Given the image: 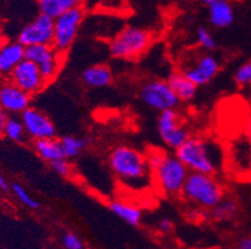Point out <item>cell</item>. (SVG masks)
I'll return each instance as SVG.
<instances>
[{"label":"cell","instance_id":"5bb4252c","mask_svg":"<svg viewBox=\"0 0 251 249\" xmlns=\"http://www.w3.org/2000/svg\"><path fill=\"white\" fill-rule=\"evenodd\" d=\"M30 97L10 80L0 81V110L4 113H22L30 106Z\"/></svg>","mask_w":251,"mask_h":249},{"label":"cell","instance_id":"277c9868","mask_svg":"<svg viewBox=\"0 0 251 249\" xmlns=\"http://www.w3.org/2000/svg\"><path fill=\"white\" fill-rule=\"evenodd\" d=\"M152 181L159 191L166 196L181 195L189 170L176 157V155L166 154L161 163L151 172Z\"/></svg>","mask_w":251,"mask_h":249},{"label":"cell","instance_id":"9c48e42d","mask_svg":"<svg viewBox=\"0 0 251 249\" xmlns=\"http://www.w3.org/2000/svg\"><path fill=\"white\" fill-rule=\"evenodd\" d=\"M25 59L33 61L44 79L50 82L55 79L60 70L63 54H60L52 45H30L25 46Z\"/></svg>","mask_w":251,"mask_h":249},{"label":"cell","instance_id":"3957f363","mask_svg":"<svg viewBox=\"0 0 251 249\" xmlns=\"http://www.w3.org/2000/svg\"><path fill=\"white\" fill-rule=\"evenodd\" d=\"M181 195L196 207L211 209L224 197V188L215 175L189 172Z\"/></svg>","mask_w":251,"mask_h":249},{"label":"cell","instance_id":"8d00e7d4","mask_svg":"<svg viewBox=\"0 0 251 249\" xmlns=\"http://www.w3.org/2000/svg\"><path fill=\"white\" fill-rule=\"evenodd\" d=\"M246 135H248V140L251 143V115L248 120V126H246Z\"/></svg>","mask_w":251,"mask_h":249},{"label":"cell","instance_id":"ba28073f","mask_svg":"<svg viewBox=\"0 0 251 249\" xmlns=\"http://www.w3.org/2000/svg\"><path fill=\"white\" fill-rule=\"evenodd\" d=\"M139 96L147 106L160 113L165 110L175 109L180 101L174 91L171 90L168 81L164 80H151L145 82L141 86Z\"/></svg>","mask_w":251,"mask_h":249},{"label":"cell","instance_id":"4316f807","mask_svg":"<svg viewBox=\"0 0 251 249\" xmlns=\"http://www.w3.org/2000/svg\"><path fill=\"white\" fill-rule=\"evenodd\" d=\"M235 82L240 88H249L251 86V60L241 64L234 75Z\"/></svg>","mask_w":251,"mask_h":249},{"label":"cell","instance_id":"4fadbf2b","mask_svg":"<svg viewBox=\"0 0 251 249\" xmlns=\"http://www.w3.org/2000/svg\"><path fill=\"white\" fill-rule=\"evenodd\" d=\"M20 115H22L20 120L24 125L25 134L34 141L55 137V125L40 110L29 106Z\"/></svg>","mask_w":251,"mask_h":249},{"label":"cell","instance_id":"ffe728a7","mask_svg":"<svg viewBox=\"0 0 251 249\" xmlns=\"http://www.w3.org/2000/svg\"><path fill=\"white\" fill-rule=\"evenodd\" d=\"M84 0H39L40 14L56 19L61 14L83 5Z\"/></svg>","mask_w":251,"mask_h":249},{"label":"cell","instance_id":"836d02e7","mask_svg":"<svg viewBox=\"0 0 251 249\" xmlns=\"http://www.w3.org/2000/svg\"><path fill=\"white\" fill-rule=\"evenodd\" d=\"M6 120H8V117H6L5 113H4L3 110H0V134H3V130H4V126H5Z\"/></svg>","mask_w":251,"mask_h":249},{"label":"cell","instance_id":"e0dca14e","mask_svg":"<svg viewBox=\"0 0 251 249\" xmlns=\"http://www.w3.org/2000/svg\"><path fill=\"white\" fill-rule=\"evenodd\" d=\"M109 208L116 217H119V218L124 221L129 226L136 227V226L140 225L143 213H141V211L136 205L130 204V203L125 202V201L114 200L109 202Z\"/></svg>","mask_w":251,"mask_h":249},{"label":"cell","instance_id":"44dd1931","mask_svg":"<svg viewBox=\"0 0 251 249\" xmlns=\"http://www.w3.org/2000/svg\"><path fill=\"white\" fill-rule=\"evenodd\" d=\"M168 84L180 101L191 100L195 96L196 90H198V86L194 82H191L188 77H185L181 72H175V74L170 75Z\"/></svg>","mask_w":251,"mask_h":249},{"label":"cell","instance_id":"2e32d148","mask_svg":"<svg viewBox=\"0 0 251 249\" xmlns=\"http://www.w3.org/2000/svg\"><path fill=\"white\" fill-rule=\"evenodd\" d=\"M234 9L229 0H214L209 4V20L213 26L225 29L234 23Z\"/></svg>","mask_w":251,"mask_h":249},{"label":"cell","instance_id":"8fae6325","mask_svg":"<svg viewBox=\"0 0 251 249\" xmlns=\"http://www.w3.org/2000/svg\"><path fill=\"white\" fill-rule=\"evenodd\" d=\"M52 38H54V19L40 14L20 30L18 41L24 46L51 45Z\"/></svg>","mask_w":251,"mask_h":249},{"label":"cell","instance_id":"d590c367","mask_svg":"<svg viewBox=\"0 0 251 249\" xmlns=\"http://www.w3.org/2000/svg\"><path fill=\"white\" fill-rule=\"evenodd\" d=\"M123 0H105V4L109 6H113V8H115V6L120 5L122 4Z\"/></svg>","mask_w":251,"mask_h":249},{"label":"cell","instance_id":"d6986e66","mask_svg":"<svg viewBox=\"0 0 251 249\" xmlns=\"http://www.w3.org/2000/svg\"><path fill=\"white\" fill-rule=\"evenodd\" d=\"M230 158L235 167L241 172H246L251 168V143L249 142L248 137L245 140L240 138L236 140L231 146Z\"/></svg>","mask_w":251,"mask_h":249},{"label":"cell","instance_id":"f35d334b","mask_svg":"<svg viewBox=\"0 0 251 249\" xmlns=\"http://www.w3.org/2000/svg\"><path fill=\"white\" fill-rule=\"evenodd\" d=\"M0 43H1V41H0Z\"/></svg>","mask_w":251,"mask_h":249},{"label":"cell","instance_id":"8992f818","mask_svg":"<svg viewBox=\"0 0 251 249\" xmlns=\"http://www.w3.org/2000/svg\"><path fill=\"white\" fill-rule=\"evenodd\" d=\"M84 20V10L81 6L72 9L54 19V38L52 46L60 54H65L74 43L79 29Z\"/></svg>","mask_w":251,"mask_h":249},{"label":"cell","instance_id":"30bf717a","mask_svg":"<svg viewBox=\"0 0 251 249\" xmlns=\"http://www.w3.org/2000/svg\"><path fill=\"white\" fill-rule=\"evenodd\" d=\"M157 130L161 140L174 150H177L190 137L189 131L180 120L179 113L174 109L161 111L157 120Z\"/></svg>","mask_w":251,"mask_h":249},{"label":"cell","instance_id":"52a82bcc","mask_svg":"<svg viewBox=\"0 0 251 249\" xmlns=\"http://www.w3.org/2000/svg\"><path fill=\"white\" fill-rule=\"evenodd\" d=\"M220 71V63L214 55L202 52L199 55H193L184 61L181 66V72L188 77L196 86H202L209 84Z\"/></svg>","mask_w":251,"mask_h":249},{"label":"cell","instance_id":"e575fe53","mask_svg":"<svg viewBox=\"0 0 251 249\" xmlns=\"http://www.w3.org/2000/svg\"><path fill=\"white\" fill-rule=\"evenodd\" d=\"M0 189L1 191H8L9 189V184L8 182H6V180L4 178V176L0 173Z\"/></svg>","mask_w":251,"mask_h":249},{"label":"cell","instance_id":"4dcf8cb0","mask_svg":"<svg viewBox=\"0 0 251 249\" xmlns=\"http://www.w3.org/2000/svg\"><path fill=\"white\" fill-rule=\"evenodd\" d=\"M50 166H51L52 170L55 171V172L58 173L59 176H61V177H68V176H70V173H72V166H70L69 161H68V158H65V157L51 162Z\"/></svg>","mask_w":251,"mask_h":249},{"label":"cell","instance_id":"1f68e13d","mask_svg":"<svg viewBox=\"0 0 251 249\" xmlns=\"http://www.w3.org/2000/svg\"><path fill=\"white\" fill-rule=\"evenodd\" d=\"M157 228H159V230L163 233H169L173 230V228H174V223H173V221L169 218H163L159 222V225H157Z\"/></svg>","mask_w":251,"mask_h":249},{"label":"cell","instance_id":"7402d4cb","mask_svg":"<svg viewBox=\"0 0 251 249\" xmlns=\"http://www.w3.org/2000/svg\"><path fill=\"white\" fill-rule=\"evenodd\" d=\"M34 148H35V152L38 154V156L44 159V161L49 162V163L64 157L60 141L55 140V137L35 141Z\"/></svg>","mask_w":251,"mask_h":249},{"label":"cell","instance_id":"f1b7e54d","mask_svg":"<svg viewBox=\"0 0 251 249\" xmlns=\"http://www.w3.org/2000/svg\"><path fill=\"white\" fill-rule=\"evenodd\" d=\"M166 152L161 150H157V148H151L150 151H148L147 154H145V159H147V163H148V167L149 170L154 171L155 168L161 163L163 158L165 157Z\"/></svg>","mask_w":251,"mask_h":249},{"label":"cell","instance_id":"5b68a950","mask_svg":"<svg viewBox=\"0 0 251 249\" xmlns=\"http://www.w3.org/2000/svg\"><path fill=\"white\" fill-rule=\"evenodd\" d=\"M151 44V34L135 26H126L119 31L109 44L111 55L116 59L139 58Z\"/></svg>","mask_w":251,"mask_h":249},{"label":"cell","instance_id":"6da1fadb","mask_svg":"<svg viewBox=\"0 0 251 249\" xmlns=\"http://www.w3.org/2000/svg\"><path fill=\"white\" fill-rule=\"evenodd\" d=\"M109 166L118 181L131 191L148 189L152 183L145 155L130 146H118L109 155Z\"/></svg>","mask_w":251,"mask_h":249},{"label":"cell","instance_id":"cb8c5ba5","mask_svg":"<svg viewBox=\"0 0 251 249\" xmlns=\"http://www.w3.org/2000/svg\"><path fill=\"white\" fill-rule=\"evenodd\" d=\"M59 141H60L61 151H63L64 157L68 159L75 158V157L79 156L81 151L88 145V141L75 136H65Z\"/></svg>","mask_w":251,"mask_h":249},{"label":"cell","instance_id":"603a6c76","mask_svg":"<svg viewBox=\"0 0 251 249\" xmlns=\"http://www.w3.org/2000/svg\"><path fill=\"white\" fill-rule=\"evenodd\" d=\"M237 212H239V205L236 201L231 197H223L215 207L210 209L211 217L219 222H225V221L235 218Z\"/></svg>","mask_w":251,"mask_h":249},{"label":"cell","instance_id":"9a60e30c","mask_svg":"<svg viewBox=\"0 0 251 249\" xmlns=\"http://www.w3.org/2000/svg\"><path fill=\"white\" fill-rule=\"evenodd\" d=\"M25 59V46L19 41L0 43V81L9 80L15 68Z\"/></svg>","mask_w":251,"mask_h":249},{"label":"cell","instance_id":"83f0119b","mask_svg":"<svg viewBox=\"0 0 251 249\" xmlns=\"http://www.w3.org/2000/svg\"><path fill=\"white\" fill-rule=\"evenodd\" d=\"M196 41L198 44L205 50V51H211L216 47V41L214 39L213 34L207 30L206 27H199L196 31Z\"/></svg>","mask_w":251,"mask_h":249},{"label":"cell","instance_id":"ac0fdd59","mask_svg":"<svg viewBox=\"0 0 251 249\" xmlns=\"http://www.w3.org/2000/svg\"><path fill=\"white\" fill-rule=\"evenodd\" d=\"M84 84L88 85L89 88L101 89L108 86L111 82L113 75H111L110 68L105 65H94L90 68H85L81 75Z\"/></svg>","mask_w":251,"mask_h":249},{"label":"cell","instance_id":"7c38bea8","mask_svg":"<svg viewBox=\"0 0 251 249\" xmlns=\"http://www.w3.org/2000/svg\"><path fill=\"white\" fill-rule=\"evenodd\" d=\"M9 80L30 96L40 92L49 84L44 79L38 66L28 59H24L13 70Z\"/></svg>","mask_w":251,"mask_h":249},{"label":"cell","instance_id":"484cf974","mask_svg":"<svg viewBox=\"0 0 251 249\" xmlns=\"http://www.w3.org/2000/svg\"><path fill=\"white\" fill-rule=\"evenodd\" d=\"M10 188H11V191H13V193H14L15 197H17V200L19 201L23 205H25L26 208L38 209L39 207H40V204H39L38 201H36L34 197H31L30 193L26 191V188H25L23 184L15 182V183L11 184Z\"/></svg>","mask_w":251,"mask_h":249},{"label":"cell","instance_id":"74e56055","mask_svg":"<svg viewBox=\"0 0 251 249\" xmlns=\"http://www.w3.org/2000/svg\"><path fill=\"white\" fill-rule=\"evenodd\" d=\"M196 1H199V3H201V4H205V5H209V4L213 3L214 0H196Z\"/></svg>","mask_w":251,"mask_h":249},{"label":"cell","instance_id":"d6a6232c","mask_svg":"<svg viewBox=\"0 0 251 249\" xmlns=\"http://www.w3.org/2000/svg\"><path fill=\"white\" fill-rule=\"evenodd\" d=\"M237 249H251V236L245 237L237 243Z\"/></svg>","mask_w":251,"mask_h":249},{"label":"cell","instance_id":"f546056e","mask_svg":"<svg viewBox=\"0 0 251 249\" xmlns=\"http://www.w3.org/2000/svg\"><path fill=\"white\" fill-rule=\"evenodd\" d=\"M61 244L65 249H83L84 243L80 237L76 236L75 233L68 232L61 238Z\"/></svg>","mask_w":251,"mask_h":249},{"label":"cell","instance_id":"7a4b0ae2","mask_svg":"<svg viewBox=\"0 0 251 249\" xmlns=\"http://www.w3.org/2000/svg\"><path fill=\"white\" fill-rule=\"evenodd\" d=\"M176 157L189 172L216 175L225 163V151L211 138L189 137L176 150Z\"/></svg>","mask_w":251,"mask_h":249},{"label":"cell","instance_id":"d4e9b609","mask_svg":"<svg viewBox=\"0 0 251 249\" xmlns=\"http://www.w3.org/2000/svg\"><path fill=\"white\" fill-rule=\"evenodd\" d=\"M3 135L14 142H23L25 138V129L19 118H8L4 126Z\"/></svg>","mask_w":251,"mask_h":249}]
</instances>
